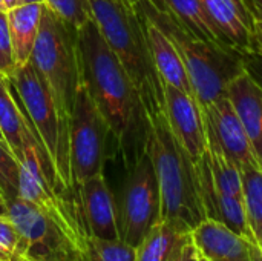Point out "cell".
I'll use <instances>...</instances> for the list:
<instances>
[{"label":"cell","mask_w":262,"mask_h":261,"mask_svg":"<svg viewBox=\"0 0 262 261\" xmlns=\"http://www.w3.org/2000/svg\"><path fill=\"white\" fill-rule=\"evenodd\" d=\"M77 37L83 82L126 166H130L146 151L149 135V118L141 97L94 18L77 29Z\"/></svg>","instance_id":"6da1fadb"},{"label":"cell","mask_w":262,"mask_h":261,"mask_svg":"<svg viewBox=\"0 0 262 261\" xmlns=\"http://www.w3.org/2000/svg\"><path fill=\"white\" fill-rule=\"evenodd\" d=\"M89 3L101 35L135 85L149 122L164 115L163 82L137 11L129 9L121 0H89Z\"/></svg>","instance_id":"7a4b0ae2"},{"label":"cell","mask_w":262,"mask_h":261,"mask_svg":"<svg viewBox=\"0 0 262 261\" xmlns=\"http://www.w3.org/2000/svg\"><path fill=\"white\" fill-rule=\"evenodd\" d=\"M135 11L144 12L172 38L184 62L193 95L201 109L227 95L229 85L249 71L239 51L195 37L150 0H141Z\"/></svg>","instance_id":"3957f363"},{"label":"cell","mask_w":262,"mask_h":261,"mask_svg":"<svg viewBox=\"0 0 262 261\" xmlns=\"http://www.w3.org/2000/svg\"><path fill=\"white\" fill-rule=\"evenodd\" d=\"M146 151L158 178L161 195V218L196 228L206 220L200 192L196 163L175 138L166 115L149 122Z\"/></svg>","instance_id":"277c9868"},{"label":"cell","mask_w":262,"mask_h":261,"mask_svg":"<svg viewBox=\"0 0 262 261\" xmlns=\"http://www.w3.org/2000/svg\"><path fill=\"white\" fill-rule=\"evenodd\" d=\"M31 63L49 88L60 117L71 131L75 97L83 80L77 29L57 17L45 3Z\"/></svg>","instance_id":"5b68a950"},{"label":"cell","mask_w":262,"mask_h":261,"mask_svg":"<svg viewBox=\"0 0 262 261\" xmlns=\"http://www.w3.org/2000/svg\"><path fill=\"white\" fill-rule=\"evenodd\" d=\"M9 82L51 162L60 189L69 194L74 188L71 174L69 129L60 117L49 88L31 62L17 68Z\"/></svg>","instance_id":"8992f818"},{"label":"cell","mask_w":262,"mask_h":261,"mask_svg":"<svg viewBox=\"0 0 262 261\" xmlns=\"http://www.w3.org/2000/svg\"><path fill=\"white\" fill-rule=\"evenodd\" d=\"M117 214L120 240L132 248H137L161 220L160 186L147 151L127 166Z\"/></svg>","instance_id":"52a82bcc"},{"label":"cell","mask_w":262,"mask_h":261,"mask_svg":"<svg viewBox=\"0 0 262 261\" xmlns=\"http://www.w3.org/2000/svg\"><path fill=\"white\" fill-rule=\"evenodd\" d=\"M109 135H112L111 129L81 80L75 97L69 131L74 188L103 172Z\"/></svg>","instance_id":"ba28073f"},{"label":"cell","mask_w":262,"mask_h":261,"mask_svg":"<svg viewBox=\"0 0 262 261\" xmlns=\"http://www.w3.org/2000/svg\"><path fill=\"white\" fill-rule=\"evenodd\" d=\"M8 217L18 234L14 255L28 261H77V248L37 206L21 197L8 200Z\"/></svg>","instance_id":"9c48e42d"},{"label":"cell","mask_w":262,"mask_h":261,"mask_svg":"<svg viewBox=\"0 0 262 261\" xmlns=\"http://www.w3.org/2000/svg\"><path fill=\"white\" fill-rule=\"evenodd\" d=\"M201 111L209 149L218 151L239 168L259 166L243 122L227 95L220 97Z\"/></svg>","instance_id":"30bf717a"},{"label":"cell","mask_w":262,"mask_h":261,"mask_svg":"<svg viewBox=\"0 0 262 261\" xmlns=\"http://www.w3.org/2000/svg\"><path fill=\"white\" fill-rule=\"evenodd\" d=\"M84 237L120 240L117 202L104 174H98L71 191Z\"/></svg>","instance_id":"8fae6325"},{"label":"cell","mask_w":262,"mask_h":261,"mask_svg":"<svg viewBox=\"0 0 262 261\" xmlns=\"http://www.w3.org/2000/svg\"><path fill=\"white\" fill-rule=\"evenodd\" d=\"M163 91L166 120L178 143L196 163L207 151V135L201 106L192 94L178 88L163 85Z\"/></svg>","instance_id":"7c38bea8"},{"label":"cell","mask_w":262,"mask_h":261,"mask_svg":"<svg viewBox=\"0 0 262 261\" xmlns=\"http://www.w3.org/2000/svg\"><path fill=\"white\" fill-rule=\"evenodd\" d=\"M196 172H198L200 192H201V200H203L206 217L221 222L226 226H229L232 231H235L236 234L243 235L244 238L255 242L252 231L249 228L244 202L233 198L218 189L212 175L210 165H209L207 151L196 162Z\"/></svg>","instance_id":"4fadbf2b"},{"label":"cell","mask_w":262,"mask_h":261,"mask_svg":"<svg viewBox=\"0 0 262 261\" xmlns=\"http://www.w3.org/2000/svg\"><path fill=\"white\" fill-rule=\"evenodd\" d=\"M221 37L243 55L255 54L253 14L246 0H201Z\"/></svg>","instance_id":"5bb4252c"},{"label":"cell","mask_w":262,"mask_h":261,"mask_svg":"<svg viewBox=\"0 0 262 261\" xmlns=\"http://www.w3.org/2000/svg\"><path fill=\"white\" fill-rule=\"evenodd\" d=\"M137 14L141 20L144 35L147 40V46L152 54L155 69H157L158 77L161 78L163 85L178 88V89L193 95L192 85H190L184 62H183L175 43L172 42V38L144 12L137 11Z\"/></svg>","instance_id":"9a60e30c"},{"label":"cell","mask_w":262,"mask_h":261,"mask_svg":"<svg viewBox=\"0 0 262 261\" xmlns=\"http://www.w3.org/2000/svg\"><path fill=\"white\" fill-rule=\"evenodd\" d=\"M227 97L243 122L253 154L262 168V86L246 71L229 85Z\"/></svg>","instance_id":"2e32d148"},{"label":"cell","mask_w":262,"mask_h":261,"mask_svg":"<svg viewBox=\"0 0 262 261\" xmlns=\"http://www.w3.org/2000/svg\"><path fill=\"white\" fill-rule=\"evenodd\" d=\"M198 252L209 261L243 260L250 257V240L232 231L221 222L206 218L192 229Z\"/></svg>","instance_id":"e0dca14e"},{"label":"cell","mask_w":262,"mask_h":261,"mask_svg":"<svg viewBox=\"0 0 262 261\" xmlns=\"http://www.w3.org/2000/svg\"><path fill=\"white\" fill-rule=\"evenodd\" d=\"M41 12L43 2L20 3L6 11L17 68L25 66L31 62L40 31Z\"/></svg>","instance_id":"ac0fdd59"},{"label":"cell","mask_w":262,"mask_h":261,"mask_svg":"<svg viewBox=\"0 0 262 261\" xmlns=\"http://www.w3.org/2000/svg\"><path fill=\"white\" fill-rule=\"evenodd\" d=\"M190 238V228L173 220L161 218L135 248L137 261H172L181 246Z\"/></svg>","instance_id":"d6986e66"},{"label":"cell","mask_w":262,"mask_h":261,"mask_svg":"<svg viewBox=\"0 0 262 261\" xmlns=\"http://www.w3.org/2000/svg\"><path fill=\"white\" fill-rule=\"evenodd\" d=\"M150 2L158 8L164 9L166 12H169L183 28H186L195 37L216 45L230 46L209 20L201 0H150Z\"/></svg>","instance_id":"ffe728a7"},{"label":"cell","mask_w":262,"mask_h":261,"mask_svg":"<svg viewBox=\"0 0 262 261\" xmlns=\"http://www.w3.org/2000/svg\"><path fill=\"white\" fill-rule=\"evenodd\" d=\"M0 131L15 160L23 158V132L25 114L17 100L9 78L0 74Z\"/></svg>","instance_id":"44dd1931"},{"label":"cell","mask_w":262,"mask_h":261,"mask_svg":"<svg viewBox=\"0 0 262 261\" xmlns=\"http://www.w3.org/2000/svg\"><path fill=\"white\" fill-rule=\"evenodd\" d=\"M243 186H244V208L252 231L253 240L262 249V168L244 166Z\"/></svg>","instance_id":"7402d4cb"},{"label":"cell","mask_w":262,"mask_h":261,"mask_svg":"<svg viewBox=\"0 0 262 261\" xmlns=\"http://www.w3.org/2000/svg\"><path fill=\"white\" fill-rule=\"evenodd\" d=\"M77 261H137V251L121 240L86 237L77 251Z\"/></svg>","instance_id":"603a6c76"},{"label":"cell","mask_w":262,"mask_h":261,"mask_svg":"<svg viewBox=\"0 0 262 261\" xmlns=\"http://www.w3.org/2000/svg\"><path fill=\"white\" fill-rule=\"evenodd\" d=\"M209 165L212 175L218 189L233 198L244 202V186H243V171L238 165L230 162L226 155L218 151L207 148Z\"/></svg>","instance_id":"cb8c5ba5"},{"label":"cell","mask_w":262,"mask_h":261,"mask_svg":"<svg viewBox=\"0 0 262 261\" xmlns=\"http://www.w3.org/2000/svg\"><path fill=\"white\" fill-rule=\"evenodd\" d=\"M43 3L75 29H80L84 23L92 20L89 0H43Z\"/></svg>","instance_id":"d4e9b609"},{"label":"cell","mask_w":262,"mask_h":261,"mask_svg":"<svg viewBox=\"0 0 262 261\" xmlns=\"http://www.w3.org/2000/svg\"><path fill=\"white\" fill-rule=\"evenodd\" d=\"M0 192L6 200L18 195V162L9 146L0 140Z\"/></svg>","instance_id":"484cf974"},{"label":"cell","mask_w":262,"mask_h":261,"mask_svg":"<svg viewBox=\"0 0 262 261\" xmlns=\"http://www.w3.org/2000/svg\"><path fill=\"white\" fill-rule=\"evenodd\" d=\"M15 57L11 42V31L8 23V14L0 8V74L6 78H11L15 72Z\"/></svg>","instance_id":"4316f807"},{"label":"cell","mask_w":262,"mask_h":261,"mask_svg":"<svg viewBox=\"0 0 262 261\" xmlns=\"http://www.w3.org/2000/svg\"><path fill=\"white\" fill-rule=\"evenodd\" d=\"M18 246V234L8 215H0V258L11 260Z\"/></svg>","instance_id":"83f0119b"},{"label":"cell","mask_w":262,"mask_h":261,"mask_svg":"<svg viewBox=\"0 0 262 261\" xmlns=\"http://www.w3.org/2000/svg\"><path fill=\"white\" fill-rule=\"evenodd\" d=\"M200 260V252L193 243V240L190 238L189 242H186L181 249L178 251V254L175 255V258L172 261H198Z\"/></svg>","instance_id":"f1b7e54d"},{"label":"cell","mask_w":262,"mask_h":261,"mask_svg":"<svg viewBox=\"0 0 262 261\" xmlns=\"http://www.w3.org/2000/svg\"><path fill=\"white\" fill-rule=\"evenodd\" d=\"M253 43L255 54L262 55V18H253Z\"/></svg>","instance_id":"f546056e"},{"label":"cell","mask_w":262,"mask_h":261,"mask_svg":"<svg viewBox=\"0 0 262 261\" xmlns=\"http://www.w3.org/2000/svg\"><path fill=\"white\" fill-rule=\"evenodd\" d=\"M253 17L256 18H262V0H246Z\"/></svg>","instance_id":"4dcf8cb0"},{"label":"cell","mask_w":262,"mask_h":261,"mask_svg":"<svg viewBox=\"0 0 262 261\" xmlns=\"http://www.w3.org/2000/svg\"><path fill=\"white\" fill-rule=\"evenodd\" d=\"M250 260L262 261V249L256 245V242L250 243Z\"/></svg>","instance_id":"1f68e13d"},{"label":"cell","mask_w":262,"mask_h":261,"mask_svg":"<svg viewBox=\"0 0 262 261\" xmlns=\"http://www.w3.org/2000/svg\"><path fill=\"white\" fill-rule=\"evenodd\" d=\"M0 215H8V200L0 192Z\"/></svg>","instance_id":"d6a6232c"},{"label":"cell","mask_w":262,"mask_h":261,"mask_svg":"<svg viewBox=\"0 0 262 261\" xmlns=\"http://www.w3.org/2000/svg\"><path fill=\"white\" fill-rule=\"evenodd\" d=\"M129 9H132V11H135V8H137V5L141 2V0H121Z\"/></svg>","instance_id":"836d02e7"},{"label":"cell","mask_w":262,"mask_h":261,"mask_svg":"<svg viewBox=\"0 0 262 261\" xmlns=\"http://www.w3.org/2000/svg\"><path fill=\"white\" fill-rule=\"evenodd\" d=\"M5 2V6H6V11L8 9H11V8H14V6H17V5H20L21 2L20 0H3Z\"/></svg>","instance_id":"e575fe53"},{"label":"cell","mask_w":262,"mask_h":261,"mask_svg":"<svg viewBox=\"0 0 262 261\" xmlns=\"http://www.w3.org/2000/svg\"><path fill=\"white\" fill-rule=\"evenodd\" d=\"M9 261H28V260H26V258H23V257L14 255V257H12V258H11V260H9Z\"/></svg>","instance_id":"d590c367"},{"label":"cell","mask_w":262,"mask_h":261,"mask_svg":"<svg viewBox=\"0 0 262 261\" xmlns=\"http://www.w3.org/2000/svg\"><path fill=\"white\" fill-rule=\"evenodd\" d=\"M21 3H31V2H43V0H20Z\"/></svg>","instance_id":"8d00e7d4"},{"label":"cell","mask_w":262,"mask_h":261,"mask_svg":"<svg viewBox=\"0 0 262 261\" xmlns=\"http://www.w3.org/2000/svg\"><path fill=\"white\" fill-rule=\"evenodd\" d=\"M0 8L6 11V6H5V2H3V0H0Z\"/></svg>","instance_id":"74e56055"},{"label":"cell","mask_w":262,"mask_h":261,"mask_svg":"<svg viewBox=\"0 0 262 261\" xmlns=\"http://www.w3.org/2000/svg\"><path fill=\"white\" fill-rule=\"evenodd\" d=\"M224 261H252V260H250V257H249V258H243V260H224Z\"/></svg>","instance_id":"f35d334b"},{"label":"cell","mask_w":262,"mask_h":261,"mask_svg":"<svg viewBox=\"0 0 262 261\" xmlns=\"http://www.w3.org/2000/svg\"><path fill=\"white\" fill-rule=\"evenodd\" d=\"M198 261H209L207 260V258H206V257H203V255H201V254H200V260Z\"/></svg>","instance_id":"ab89813d"},{"label":"cell","mask_w":262,"mask_h":261,"mask_svg":"<svg viewBox=\"0 0 262 261\" xmlns=\"http://www.w3.org/2000/svg\"><path fill=\"white\" fill-rule=\"evenodd\" d=\"M0 140H2V142H5V138H3V134H2V131H0ZM5 143H6V142H5Z\"/></svg>","instance_id":"60d3db41"},{"label":"cell","mask_w":262,"mask_h":261,"mask_svg":"<svg viewBox=\"0 0 262 261\" xmlns=\"http://www.w3.org/2000/svg\"><path fill=\"white\" fill-rule=\"evenodd\" d=\"M0 261H9V260H5V258H0Z\"/></svg>","instance_id":"b9f144b4"}]
</instances>
